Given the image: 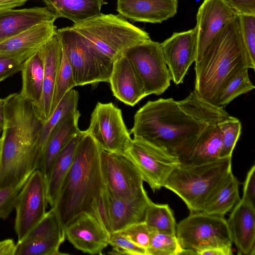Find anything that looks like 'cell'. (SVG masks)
<instances>
[{
    "instance_id": "obj_1",
    "label": "cell",
    "mask_w": 255,
    "mask_h": 255,
    "mask_svg": "<svg viewBox=\"0 0 255 255\" xmlns=\"http://www.w3.org/2000/svg\"><path fill=\"white\" fill-rule=\"evenodd\" d=\"M232 117L225 107L205 101L194 90L178 101L172 98L148 101L136 112L130 133L186 163L205 128Z\"/></svg>"
},
{
    "instance_id": "obj_2",
    "label": "cell",
    "mask_w": 255,
    "mask_h": 255,
    "mask_svg": "<svg viewBox=\"0 0 255 255\" xmlns=\"http://www.w3.org/2000/svg\"><path fill=\"white\" fill-rule=\"evenodd\" d=\"M5 99L0 137V188L28 178L40 162L38 140L44 122L20 92Z\"/></svg>"
},
{
    "instance_id": "obj_3",
    "label": "cell",
    "mask_w": 255,
    "mask_h": 255,
    "mask_svg": "<svg viewBox=\"0 0 255 255\" xmlns=\"http://www.w3.org/2000/svg\"><path fill=\"white\" fill-rule=\"evenodd\" d=\"M102 148L88 133L78 143L72 165L51 207L63 229L83 212L97 218L99 203L105 189L101 165Z\"/></svg>"
},
{
    "instance_id": "obj_4",
    "label": "cell",
    "mask_w": 255,
    "mask_h": 255,
    "mask_svg": "<svg viewBox=\"0 0 255 255\" xmlns=\"http://www.w3.org/2000/svg\"><path fill=\"white\" fill-rule=\"evenodd\" d=\"M194 91L216 106L219 93L235 77L254 65L247 52L238 15L225 25L195 62Z\"/></svg>"
},
{
    "instance_id": "obj_5",
    "label": "cell",
    "mask_w": 255,
    "mask_h": 255,
    "mask_svg": "<svg viewBox=\"0 0 255 255\" xmlns=\"http://www.w3.org/2000/svg\"><path fill=\"white\" fill-rule=\"evenodd\" d=\"M232 157L200 164L179 163L164 188L176 194L191 213L201 212L206 203L232 174Z\"/></svg>"
},
{
    "instance_id": "obj_6",
    "label": "cell",
    "mask_w": 255,
    "mask_h": 255,
    "mask_svg": "<svg viewBox=\"0 0 255 255\" xmlns=\"http://www.w3.org/2000/svg\"><path fill=\"white\" fill-rule=\"evenodd\" d=\"M71 26L113 62L129 48L151 40L147 32L119 14L101 12Z\"/></svg>"
},
{
    "instance_id": "obj_7",
    "label": "cell",
    "mask_w": 255,
    "mask_h": 255,
    "mask_svg": "<svg viewBox=\"0 0 255 255\" xmlns=\"http://www.w3.org/2000/svg\"><path fill=\"white\" fill-rule=\"evenodd\" d=\"M56 35L71 65L76 86L109 82L112 61L100 53L72 26L58 29Z\"/></svg>"
},
{
    "instance_id": "obj_8",
    "label": "cell",
    "mask_w": 255,
    "mask_h": 255,
    "mask_svg": "<svg viewBox=\"0 0 255 255\" xmlns=\"http://www.w3.org/2000/svg\"><path fill=\"white\" fill-rule=\"evenodd\" d=\"M176 236L181 248L194 255L209 248H230L233 244L224 217L203 212L191 213L180 221Z\"/></svg>"
},
{
    "instance_id": "obj_9",
    "label": "cell",
    "mask_w": 255,
    "mask_h": 255,
    "mask_svg": "<svg viewBox=\"0 0 255 255\" xmlns=\"http://www.w3.org/2000/svg\"><path fill=\"white\" fill-rule=\"evenodd\" d=\"M123 55L133 64L146 96L160 95L170 86L171 76L159 42L151 39L129 48Z\"/></svg>"
},
{
    "instance_id": "obj_10",
    "label": "cell",
    "mask_w": 255,
    "mask_h": 255,
    "mask_svg": "<svg viewBox=\"0 0 255 255\" xmlns=\"http://www.w3.org/2000/svg\"><path fill=\"white\" fill-rule=\"evenodd\" d=\"M124 153L153 192L164 187L169 175L180 163L177 157L165 149L136 138H131Z\"/></svg>"
},
{
    "instance_id": "obj_11",
    "label": "cell",
    "mask_w": 255,
    "mask_h": 255,
    "mask_svg": "<svg viewBox=\"0 0 255 255\" xmlns=\"http://www.w3.org/2000/svg\"><path fill=\"white\" fill-rule=\"evenodd\" d=\"M48 203L46 185L42 173L35 170L17 196L14 209V230L20 242L44 217Z\"/></svg>"
},
{
    "instance_id": "obj_12",
    "label": "cell",
    "mask_w": 255,
    "mask_h": 255,
    "mask_svg": "<svg viewBox=\"0 0 255 255\" xmlns=\"http://www.w3.org/2000/svg\"><path fill=\"white\" fill-rule=\"evenodd\" d=\"M86 130L102 150L108 152L124 153L131 139L122 111L112 103H97Z\"/></svg>"
},
{
    "instance_id": "obj_13",
    "label": "cell",
    "mask_w": 255,
    "mask_h": 255,
    "mask_svg": "<svg viewBox=\"0 0 255 255\" xmlns=\"http://www.w3.org/2000/svg\"><path fill=\"white\" fill-rule=\"evenodd\" d=\"M101 165L105 185L116 197L130 199L144 190L140 173L125 153L102 150Z\"/></svg>"
},
{
    "instance_id": "obj_14",
    "label": "cell",
    "mask_w": 255,
    "mask_h": 255,
    "mask_svg": "<svg viewBox=\"0 0 255 255\" xmlns=\"http://www.w3.org/2000/svg\"><path fill=\"white\" fill-rule=\"evenodd\" d=\"M152 203L145 189L133 198L124 199L113 195L106 186L100 207L102 224L110 234L143 222Z\"/></svg>"
},
{
    "instance_id": "obj_15",
    "label": "cell",
    "mask_w": 255,
    "mask_h": 255,
    "mask_svg": "<svg viewBox=\"0 0 255 255\" xmlns=\"http://www.w3.org/2000/svg\"><path fill=\"white\" fill-rule=\"evenodd\" d=\"M66 238L65 230L54 210L46 212L43 219L16 244L14 255H58Z\"/></svg>"
},
{
    "instance_id": "obj_16",
    "label": "cell",
    "mask_w": 255,
    "mask_h": 255,
    "mask_svg": "<svg viewBox=\"0 0 255 255\" xmlns=\"http://www.w3.org/2000/svg\"><path fill=\"white\" fill-rule=\"evenodd\" d=\"M160 44L171 80L176 85L182 83L189 67L196 60L197 27L174 32Z\"/></svg>"
},
{
    "instance_id": "obj_17",
    "label": "cell",
    "mask_w": 255,
    "mask_h": 255,
    "mask_svg": "<svg viewBox=\"0 0 255 255\" xmlns=\"http://www.w3.org/2000/svg\"><path fill=\"white\" fill-rule=\"evenodd\" d=\"M66 238L77 250L90 255H102L109 245L110 233L92 214L83 212L65 228Z\"/></svg>"
},
{
    "instance_id": "obj_18",
    "label": "cell",
    "mask_w": 255,
    "mask_h": 255,
    "mask_svg": "<svg viewBox=\"0 0 255 255\" xmlns=\"http://www.w3.org/2000/svg\"><path fill=\"white\" fill-rule=\"evenodd\" d=\"M238 15L224 0H204L197 15V54L196 62L226 24Z\"/></svg>"
},
{
    "instance_id": "obj_19",
    "label": "cell",
    "mask_w": 255,
    "mask_h": 255,
    "mask_svg": "<svg viewBox=\"0 0 255 255\" xmlns=\"http://www.w3.org/2000/svg\"><path fill=\"white\" fill-rule=\"evenodd\" d=\"M109 83L113 95L128 105L134 106L146 97L133 64L124 55L114 61Z\"/></svg>"
},
{
    "instance_id": "obj_20",
    "label": "cell",
    "mask_w": 255,
    "mask_h": 255,
    "mask_svg": "<svg viewBox=\"0 0 255 255\" xmlns=\"http://www.w3.org/2000/svg\"><path fill=\"white\" fill-rule=\"evenodd\" d=\"M177 0H118L119 14L132 22L161 23L177 13Z\"/></svg>"
},
{
    "instance_id": "obj_21",
    "label": "cell",
    "mask_w": 255,
    "mask_h": 255,
    "mask_svg": "<svg viewBox=\"0 0 255 255\" xmlns=\"http://www.w3.org/2000/svg\"><path fill=\"white\" fill-rule=\"evenodd\" d=\"M226 220L230 237L238 255L255 254V207L242 199Z\"/></svg>"
},
{
    "instance_id": "obj_22",
    "label": "cell",
    "mask_w": 255,
    "mask_h": 255,
    "mask_svg": "<svg viewBox=\"0 0 255 255\" xmlns=\"http://www.w3.org/2000/svg\"><path fill=\"white\" fill-rule=\"evenodd\" d=\"M40 50L44 61V77L42 99L36 110L44 123L52 115L54 91L62 56V47L56 34L42 46Z\"/></svg>"
},
{
    "instance_id": "obj_23",
    "label": "cell",
    "mask_w": 255,
    "mask_h": 255,
    "mask_svg": "<svg viewBox=\"0 0 255 255\" xmlns=\"http://www.w3.org/2000/svg\"><path fill=\"white\" fill-rule=\"evenodd\" d=\"M57 18L46 7L0 11V43L31 27Z\"/></svg>"
},
{
    "instance_id": "obj_24",
    "label": "cell",
    "mask_w": 255,
    "mask_h": 255,
    "mask_svg": "<svg viewBox=\"0 0 255 255\" xmlns=\"http://www.w3.org/2000/svg\"><path fill=\"white\" fill-rule=\"evenodd\" d=\"M80 116L78 110L65 116L51 132L37 168L42 173L45 181L58 154L81 130L78 127Z\"/></svg>"
},
{
    "instance_id": "obj_25",
    "label": "cell",
    "mask_w": 255,
    "mask_h": 255,
    "mask_svg": "<svg viewBox=\"0 0 255 255\" xmlns=\"http://www.w3.org/2000/svg\"><path fill=\"white\" fill-rule=\"evenodd\" d=\"M55 20L43 22L10 38L0 43V55H15L38 50L56 34Z\"/></svg>"
},
{
    "instance_id": "obj_26",
    "label": "cell",
    "mask_w": 255,
    "mask_h": 255,
    "mask_svg": "<svg viewBox=\"0 0 255 255\" xmlns=\"http://www.w3.org/2000/svg\"><path fill=\"white\" fill-rule=\"evenodd\" d=\"M84 132L80 130L62 149L55 159L46 180L48 203L53 207L63 182L70 169L79 140Z\"/></svg>"
},
{
    "instance_id": "obj_27",
    "label": "cell",
    "mask_w": 255,
    "mask_h": 255,
    "mask_svg": "<svg viewBox=\"0 0 255 255\" xmlns=\"http://www.w3.org/2000/svg\"><path fill=\"white\" fill-rule=\"evenodd\" d=\"M46 7L57 18H66L74 23L101 13L105 0H42Z\"/></svg>"
},
{
    "instance_id": "obj_28",
    "label": "cell",
    "mask_w": 255,
    "mask_h": 255,
    "mask_svg": "<svg viewBox=\"0 0 255 255\" xmlns=\"http://www.w3.org/2000/svg\"><path fill=\"white\" fill-rule=\"evenodd\" d=\"M20 71V93L37 109L42 99L44 77V61L40 48L24 61Z\"/></svg>"
},
{
    "instance_id": "obj_29",
    "label": "cell",
    "mask_w": 255,
    "mask_h": 255,
    "mask_svg": "<svg viewBox=\"0 0 255 255\" xmlns=\"http://www.w3.org/2000/svg\"><path fill=\"white\" fill-rule=\"evenodd\" d=\"M222 135L218 124H210L199 135L186 163L200 164L220 158Z\"/></svg>"
},
{
    "instance_id": "obj_30",
    "label": "cell",
    "mask_w": 255,
    "mask_h": 255,
    "mask_svg": "<svg viewBox=\"0 0 255 255\" xmlns=\"http://www.w3.org/2000/svg\"><path fill=\"white\" fill-rule=\"evenodd\" d=\"M239 187V181L231 174L206 203L201 212L224 217L240 200Z\"/></svg>"
},
{
    "instance_id": "obj_31",
    "label": "cell",
    "mask_w": 255,
    "mask_h": 255,
    "mask_svg": "<svg viewBox=\"0 0 255 255\" xmlns=\"http://www.w3.org/2000/svg\"><path fill=\"white\" fill-rule=\"evenodd\" d=\"M79 98V95L77 91L73 89L68 92L50 118L44 123L38 140V151L40 160L53 129L65 116L77 110Z\"/></svg>"
},
{
    "instance_id": "obj_32",
    "label": "cell",
    "mask_w": 255,
    "mask_h": 255,
    "mask_svg": "<svg viewBox=\"0 0 255 255\" xmlns=\"http://www.w3.org/2000/svg\"><path fill=\"white\" fill-rule=\"evenodd\" d=\"M144 222L150 231L176 235L177 224L173 211L168 204L153 202L146 212Z\"/></svg>"
},
{
    "instance_id": "obj_33",
    "label": "cell",
    "mask_w": 255,
    "mask_h": 255,
    "mask_svg": "<svg viewBox=\"0 0 255 255\" xmlns=\"http://www.w3.org/2000/svg\"><path fill=\"white\" fill-rule=\"evenodd\" d=\"M255 88L250 80L248 70H245L232 79L221 90L216 106L225 107L238 96L246 94Z\"/></svg>"
},
{
    "instance_id": "obj_34",
    "label": "cell",
    "mask_w": 255,
    "mask_h": 255,
    "mask_svg": "<svg viewBox=\"0 0 255 255\" xmlns=\"http://www.w3.org/2000/svg\"><path fill=\"white\" fill-rule=\"evenodd\" d=\"M150 241L146 249L147 255H180L184 249L180 246L176 235L173 236L150 231Z\"/></svg>"
},
{
    "instance_id": "obj_35",
    "label": "cell",
    "mask_w": 255,
    "mask_h": 255,
    "mask_svg": "<svg viewBox=\"0 0 255 255\" xmlns=\"http://www.w3.org/2000/svg\"><path fill=\"white\" fill-rule=\"evenodd\" d=\"M76 86L71 65L62 51L53 97L52 114L66 93Z\"/></svg>"
},
{
    "instance_id": "obj_36",
    "label": "cell",
    "mask_w": 255,
    "mask_h": 255,
    "mask_svg": "<svg viewBox=\"0 0 255 255\" xmlns=\"http://www.w3.org/2000/svg\"><path fill=\"white\" fill-rule=\"evenodd\" d=\"M222 135V146L220 158L232 157V153L239 139L242 125L239 119L232 117L218 123Z\"/></svg>"
},
{
    "instance_id": "obj_37",
    "label": "cell",
    "mask_w": 255,
    "mask_h": 255,
    "mask_svg": "<svg viewBox=\"0 0 255 255\" xmlns=\"http://www.w3.org/2000/svg\"><path fill=\"white\" fill-rule=\"evenodd\" d=\"M109 245L112 247L109 254L147 255L145 249L136 245L119 232L110 234Z\"/></svg>"
},
{
    "instance_id": "obj_38",
    "label": "cell",
    "mask_w": 255,
    "mask_h": 255,
    "mask_svg": "<svg viewBox=\"0 0 255 255\" xmlns=\"http://www.w3.org/2000/svg\"><path fill=\"white\" fill-rule=\"evenodd\" d=\"M28 177L18 183L0 188V219H6L14 209L18 194Z\"/></svg>"
},
{
    "instance_id": "obj_39",
    "label": "cell",
    "mask_w": 255,
    "mask_h": 255,
    "mask_svg": "<svg viewBox=\"0 0 255 255\" xmlns=\"http://www.w3.org/2000/svg\"><path fill=\"white\" fill-rule=\"evenodd\" d=\"M37 50L15 55H0V82L20 71L24 61Z\"/></svg>"
},
{
    "instance_id": "obj_40",
    "label": "cell",
    "mask_w": 255,
    "mask_h": 255,
    "mask_svg": "<svg viewBox=\"0 0 255 255\" xmlns=\"http://www.w3.org/2000/svg\"><path fill=\"white\" fill-rule=\"evenodd\" d=\"M238 15L247 52L252 63L255 65V15Z\"/></svg>"
},
{
    "instance_id": "obj_41",
    "label": "cell",
    "mask_w": 255,
    "mask_h": 255,
    "mask_svg": "<svg viewBox=\"0 0 255 255\" xmlns=\"http://www.w3.org/2000/svg\"><path fill=\"white\" fill-rule=\"evenodd\" d=\"M119 232L138 246L147 249L150 232L144 222L130 225Z\"/></svg>"
},
{
    "instance_id": "obj_42",
    "label": "cell",
    "mask_w": 255,
    "mask_h": 255,
    "mask_svg": "<svg viewBox=\"0 0 255 255\" xmlns=\"http://www.w3.org/2000/svg\"><path fill=\"white\" fill-rule=\"evenodd\" d=\"M255 165L254 164L248 171L243 187L242 200L255 207Z\"/></svg>"
},
{
    "instance_id": "obj_43",
    "label": "cell",
    "mask_w": 255,
    "mask_h": 255,
    "mask_svg": "<svg viewBox=\"0 0 255 255\" xmlns=\"http://www.w3.org/2000/svg\"><path fill=\"white\" fill-rule=\"evenodd\" d=\"M237 15H255V0H224Z\"/></svg>"
},
{
    "instance_id": "obj_44",
    "label": "cell",
    "mask_w": 255,
    "mask_h": 255,
    "mask_svg": "<svg viewBox=\"0 0 255 255\" xmlns=\"http://www.w3.org/2000/svg\"><path fill=\"white\" fill-rule=\"evenodd\" d=\"M233 254L232 247H213L204 249L198 252V255H231Z\"/></svg>"
},
{
    "instance_id": "obj_45",
    "label": "cell",
    "mask_w": 255,
    "mask_h": 255,
    "mask_svg": "<svg viewBox=\"0 0 255 255\" xmlns=\"http://www.w3.org/2000/svg\"><path fill=\"white\" fill-rule=\"evenodd\" d=\"M16 244L12 239L0 241V255H14Z\"/></svg>"
},
{
    "instance_id": "obj_46",
    "label": "cell",
    "mask_w": 255,
    "mask_h": 255,
    "mask_svg": "<svg viewBox=\"0 0 255 255\" xmlns=\"http://www.w3.org/2000/svg\"><path fill=\"white\" fill-rule=\"evenodd\" d=\"M28 0H0V11L23 5Z\"/></svg>"
},
{
    "instance_id": "obj_47",
    "label": "cell",
    "mask_w": 255,
    "mask_h": 255,
    "mask_svg": "<svg viewBox=\"0 0 255 255\" xmlns=\"http://www.w3.org/2000/svg\"><path fill=\"white\" fill-rule=\"evenodd\" d=\"M5 99L0 98V126L3 127L4 122Z\"/></svg>"
},
{
    "instance_id": "obj_48",
    "label": "cell",
    "mask_w": 255,
    "mask_h": 255,
    "mask_svg": "<svg viewBox=\"0 0 255 255\" xmlns=\"http://www.w3.org/2000/svg\"><path fill=\"white\" fill-rule=\"evenodd\" d=\"M2 128H3V127L0 126V136H1V132H2Z\"/></svg>"
},
{
    "instance_id": "obj_49",
    "label": "cell",
    "mask_w": 255,
    "mask_h": 255,
    "mask_svg": "<svg viewBox=\"0 0 255 255\" xmlns=\"http://www.w3.org/2000/svg\"></svg>"
}]
</instances>
